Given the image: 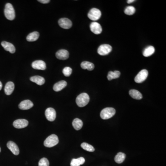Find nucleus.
Returning a JSON list of instances; mask_svg holds the SVG:
<instances>
[{
	"mask_svg": "<svg viewBox=\"0 0 166 166\" xmlns=\"http://www.w3.org/2000/svg\"><path fill=\"white\" fill-rule=\"evenodd\" d=\"M155 50L154 47L150 46L144 50L143 52V56L145 57L150 56L155 53Z\"/></svg>",
	"mask_w": 166,
	"mask_h": 166,
	"instance_id": "5701e85b",
	"label": "nucleus"
},
{
	"mask_svg": "<svg viewBox=\"0 0 166 166\" xmlns=\"http://www.w3.org/2000/svg\"><path fill=\"white\" fill-rule=\"evenodd\" d=\"M30 81L36 83L39 85H42L44 84L45 80L43 77L39 76H35L31 77L30 78Z\"/></svg>",
	"mask_w": 166,
	"mask_h": 166,
	"instance_id": "6ab92c4d",
	"label": "nucleus"
},
{
	"mask_svg": "<svg viewBox=\"0 0 166 166\" xmlns=\"http://www.w3.org/2000/svg\"><path fill=\"white\" fill-rule=\"evenodd\" d=\"M112 50V48L110 45L102 44L100 46L97 50V53L101 56H106L110 54Z\"/></svg>",
	"mask_w": 166,
	"mask_h": 166,
	"instance_id": "423d86ee",
	"label": "nucleus"
},
{
	"mask_svg": "<svg viewBox=\"0 0 166 166\" xmlns=\"http://www.w3.org/2000/svg\"><path fill=\"white\" fill-rule=\"evenodd\" d=\"M7 147L14 155L17 156L19 154V150L18 146L13 141H9L7 143Z\"/></svg>",
	"mask_w": 166,
	"mask_h": 166,
	"instance_id": "ddd939ff",
	"label": "nucleus"
},
{
	"mask_svg": "<svg viewBox=\"0 0 166 166\" xmlns=\"http://www.w3.org/2000/svg\"><path fill=\"white\" fill-rule=\"evenodd\" d=\"M63 74L66 77H69L71 75L72 73V68H70V67H65V68L63 69Z\"/></svg>",
	"mask_w": 166,
	"mask_h": 166,
	"instance_id": "7c9ffc66",
	"label": "nucleus"
},
{
	"mask_svg": "<svg viewBox=\"0 0 166 166\" xmlns=\"http://www.w3.org/2000/svg\"><path fill=\"white\" fill-rule=\"evenodd\" d=\"M81 67L83 69H87L89 71H92L94 69L95 66L93 63L90 62L84 61L81 63Z\"/></svg>",
	"mask_w": 166,
	"mask_h": 166,
	"instance_id": "412c9836",
	"label": "nucleus"
},
{
	"mask_svg": "<svg viewBox=\"0 0 166 166\" xmlns=\"http://www.w3.org/2000/svg\"><path fill=\"white\" fill-rule=\"evenodd\" d=\"M81 147L84 150L89 152H93L95 151V149L92 145L86 143H83L81 145Z\"/></svg>",
	"mask_w": 166,
	"mask_h": 166,
	"instance_id": "cd10ccee",
	"label": "nucleus"
},
{
	"mask_svg": "<svg viewBox=\"0 0 166 166\" xmlns=\"http://www.w3.org/2000/svg\"><path fill=\"white\" fill-rule=\"evenodd\" d=\"M120 75H121V73L119 71H115V72L110 71L108 72L107 78L108 80H111L113 79L119 78Z\"/></svg>",
	"mask_w": 166,
	"mask_h": 166,
	"instance_id": "b1692460",
	"label": "nucleus"
},
{
	"mask_svg": "<svg viewBox=\"0 0 166 166\" xmlns=\"http://www.w3.org/2000/svg\"><path fill=\"white\" fill-rule=\"evenodd\" d=\"M85 162V159L84 157H79L77 159H72L70 165L71 166H80Z\"/></svg>",
	"mask_w": 166,
	"mask_h": 166,
	"instance_id": "4be33fe9",
	"label": "nucleus"
},
{
	"mask_svg": "<svg viewBox=\"0 0 166 166\" xmlns=\"http://www.w3.org/2000/svg\"><path fill=\"white\" fill-rule=\"evenodd\" d=\"M134 0H128L127 1V2L128 4H130V3H133V2H134Z\"/></svg>",
	"mask_w": 166,
	"mask_h": 166,
	"instance_id": "473e14b6",
	"label": "nucleus"
},
{
	"mask_svg": "<svg viewBox=\"0 0 166 166\" xmlns=\"http://www.w3.org/2000/svg\"><path fill=\"white\" fill-rule=\"evenodd\" d=\"M136 9L133 6H128L124 9V12L125 14L128 15H133L135 13Z\"/></svg>",
	"mask_w": 166,
	"mask_h": 166,
	"instance_id": "c85d7f7f",
	"label": "nucleus"
},
{
	"mask_svg": "<svg viewBox=\"0 0 166 166\" xmlns=\"http://www.w3.org/2000/svg\"><path fill=\"white\" fill-rule=\"evenodd\" d=\"M2 84L1 82L0 81V90H1V89H2Z\"/></svg>",
	"mask_w": 166,
	"mask_h": 166,
	"instance_id": "72a5a7b5",
	"label": "nucleus"
},
{
	"mask_svg": "<svg viewBox=\"0 0 166 166\" xmlns=\"http://www.w3.org/2000/svg\"><path fill=\"white\" fill-rule=\"evenodd\" d=\"M1 45L3 48L5 49V50L9 51L10 53L13 54L15 53V48L13 44L8 43L7 42L3 41L1 44Z\"/></svg>",
	"mask_w": 166,
	"mask_h": 166,
	"instance_id": "dca6fc26",
	"label": "nucleus"
},
{
	"mask_svg": "<svg viewBox=\"0 0 166 166\" xmlns=\"http://www.w3.org/2000/svg\"><path fill=\"white\" fill-rule=\"evenodd\" d=\"M28 125V122L25 119H18L13 123V127L17 129L24 128L27 127Z\"/></svg>",
	"mask_w": 166,
	"mask_h": 166,
	"instance_id": "9b49d317",
	"label": "nucleus"
},
{
	"mask_svg": "<svg viewBox=\"0 0 166 166\" xmlns=\"http://www.w3.org/2000/svg\"><path fill=\"white\" fill-rule=\"evenodd\" d=\"M14 89V83L12 82H8L5 85L4 91L7 95H10L13 92Z\"/></svg>",
	"mask_w": 166,
	"mask_h": 166,
	"instance_id": "f3484780",
	"label": "nucleus"
},
{
	"mask_svg": "<svg viewBox=\"0 0 166 166\" xmlns=\"http://www.w3.org/2000/svg\"><path fill=\"white\" fill-rule=\"evenodd\" d=\"M38 1L43 4H47L50 2V0H39Z\"/></svg>",
	"mask_w": 166,
	"mask_h": 166,
	"instance_id": "2f4dec72",
	"label": "nucleus"
},
{
	"mask_svg": "<svg viewBox=\"0 0 166 166\" xmlns=\"http://www.w3.org/2000/svg\"><path fill=\"white\" fill-rule=\"evenodd\" d=\"M39 166H50L49 160L46 158H42L39 162Z\"/></svg>",
	"mask_w": 166,
	"mask_h": 166,
	"instance_id": "c756f323",
	"label": "nucleus"
},
{
	"mask_svg": "<svg viewBox=\"0 0 166 166\" xmlns=\"http://www.w3.org/2000/svg\"><path fill=\"white\" fill-rule=\"evenodd\" d=\"M59 143L58 137L55 134H52L47 138L44 142V145L45 147L51 148L56 146Z\"/></svg>",
	"mask_w": 166,
	"mask_h": 166,
	"instance_id": "20e7f679",
	"label": "nucleus"
},
{
	"mask_svg": "<svg viewBox=\"0 0 166 166\" xmlns=\"http://www.w3.org/2000/svg\"><path fill=\"white\" fill-rule=\"evenodd\" d=\"M1 149L0 148V152H1Z\"/></svg>",
	"mask_w": 166,
	"mask_h": 166,
	"instance_id": "f704fd0d",
	"label": "nucleus"
},
{
	"mask_svg": "<svg viewBox=\"0 0 166 166\" xmlns=\"http://www.w3.org/2000/svg\"><path fill=\"white\" fill-rule=\"evenodd\" d=\"M83 126V122L79 119H75L73 122V126L76 130H79L81 129Z\"/></svg>",
	"mask_w": 166,
	"mask_h": 166,
	"instance_id": "a878e982",
	"label": "nucleus"
},
{
	"mask_svg": "<svg viewBox=\"0 0 166 166\" xmlns=\"http://www.w3.org/2000/svg\"><path fill=\"white\" fill-rule=\"evenodd\" d=\"M126 158V155L122 152H119L115 156V161L116 163L120 164L124 161Z\"/></svg>",
	"mask_w": 166,
	"mask_h": 166,
	"instance_id": "bb28decb",
	"label": "nucleus"
},
{
	"mask_svg": "<svg viewBox=\"0 0 166 166\" xmlns=\"http://www.w3.org/2000/svg\"><path fill=\"white\" fill-rule=\"evenodd\" d=\"M33 106V103L29 100L23 101L19 103V107L21 110H28Z\"/></svg>",
	"mask_w": 166,
	"mask_h": 166,
	"instance_id": "2eb2a0df",
	"label": "nucleus"
},
{
	"mask_svg": "<svg viewBox=\"0 0 166 166\" xmlns=\"http://www.w3.org/2000/svg\"><path fill=\"white\" fill-rule=\"evenodd\" d=\"M32 65L33 68L37 70H44L46 68V63L44 61L41 60L34 61L33 62Z\"/></svg>",
	"mask_w": 166,
	"mask_h": 166,
	"instance_id": "f8f14e48",
	"label": "nucleus"
},
{
	"mask_svg": "<svg viewBox=\"0 0 166 166\" xmlns=\"http://www.w3.org/2000/svg\"><path fill=\"white\" fill-rule=\"evenodd\" d=\"M67 85V82L64 80H62L55 84L53 87V89L55 91L58 92L64 89Z\"/></svg>",
	"mask_w": 166,
	"mask_h": 166,
	"instance_id": "a211bd4d",
	"label": "nucleus"
},
{
	"mask_svg": "<svg viewBox=\"0 0 166 166\" xmlns=\"http://www.w3.org/2000/svg\"><path fill=\"white\" fill-rule=\"evenodd\" d=\"M4 14L6 18L9 20H13L15 17V11L11 3H7L4 9Z\"/></svg>",
	"mask_w": 166,
	"mask_h": 166,
	"instance_id": "f03ea898",
	"label": "nucleus"
},
{
	"mask_svg": "<svg viewBox=\"0 0 166 166\" xmlns=\"http://www.w3.org/2000/svg\"><path fill=\"white\" fill-rule=\"evenodd\" d=\"M101 15V12L99 9L93 8L88 13V17L90 20L96 21L100 18Z\"/></svg>",
	"mask_w": 166,
	"mask_h": 166,
	"instance_id": "39448f33",
	"label": "nucleus"
},
{
	"mask_svg": "<svg viewBox=\"0 0 166 166\" xmlns=\"http://www.w3.org/2000/svg\"><path fill=\"white\" fill-rule=\"evenodd\" d=\"M129 95L132 98L135 99L140 100L143 98L142 94L136 90H130Z\"/></svg>",
	"mask_w": 166,
	"mask_h": 166,
	"instance_id": "aec40b11",
	"label": "nucleus"
},
{
	"mask_svg": "<svg viewBox=\"0 0 166 166\" xmlns=\"http://www.w3.org/2000/svg\"><path fill=\"white\" fill-rule=\"evenodd\" d=\"M58 24L60 27L65 29H70L73 24L71 20L67 18H62L59 19Z\"/></svg>",
	"mask_w": 166,
	"mask_h": 166,
	"instance_id": "9d476101",
	"label": "nucleus"
},
{
	"mask_svg": "<svg viewBox=\"0 0 166 166\" xmlns=\"http://www.w3.org/2000/svg\"><path fill=\"white\" fill-rule=\"evenodd\" d=\"M148 76V72L146 69H143L137 74L135 78V82L137 83H141L145 81Z\"/></svg>",
	"mask_w": 166,
	"mask_h": 166,
	"instance_id": "0eeeda50",
	"label": "nucleus"
},
{
	"mask_svg": "<svg viewBox=\"0 0 166 166\" xmlns=\"http://www.w3.org/2000/svg\"><path fill=\"white\" fill-rule=\"evenodd\" d=\"M46 118L50 122L55 121L56 116V113L54 108L49 107L45 112Z\"/></svg>",
	"mask_w": 166,
	"mask_h": 166,
	"instance_id": "6e6552de",
	"label": "nucleus"
},
{
	"mask_svg": "<svg viewBox=\"0 0 166 166\" xmlns=\"http://www.w3.org/2000/svg\"><path fill=\"white\" fill-rule=\"evenodd\" d=\"M90 101V97L87 93H83L77 96L76 102L79 107H83L88 104Z\"/></svg>",
	"mask_w": 166,
	"mask_h": 166,
	"instance_id": "f257e3e1",
	"label": "nucleus"
},
{
	"mask_svg": "<svg viewBox=\"0 0 166 166\" xmlns=\"http://www.w3.org/2000/svg\"><path fill=\"white\" fill-rule=\"evenodd\" d=\"M39 37V33L37 32H34L30 33L27 38V40L28 42H34L37 40Z\"/></svg>",
	"mask_w": 166,
	"mask_h": 166,
	"instance_id": "393cba45",
	"label": "nucleus"
},
{
	"mask_svg": "<svg viewBox=\"0 0 166 166\" xmlns=\"http://www.w3.org/2000/svg\"><path fill=\"white\" fill-rule=\"evenodd\" d=\"M69 56L68 51L65 50H60L56 53V57L59 60H67L69 57Z\"/></svg>",
	"mask_w": 166,
	"mask_h": 166,
	"instance_id": "4468645a",
	"label": "nucleus"
},
{
	"mask_svg": "<svg viewBox=\"0 0 166 166\" xmlns=\"http://www.w3.org/2000/svg\"><path fill=\"white\" fill-rule=\"evenodd\" d=\"M90 30L95 34H100L102 32V27L99 23L96 22H93L90 24Z\"/></svg>",
	"mask_w": 166,
	"mask_h": 166,
	"instance_id": "1a4fd4ad",
	"label": "nucleus"
},
{
	"mask_svg": "<svg viewBox=\"0 0 166 166\" xmlns=\"http://www.w3.org/2000/svg\"><path fill=\"white\" fill-rule=\"evenodd\" d=\"M116 111L113 107H106L101 112L100 116L103 120H107L113 117L116 114Z\"/></svg>",
	"mask_w": 166,
	"mask_h": 166,
	"instance_id": "7ed1b4c3",
	"label": "nucleus"
}]
</instances>
